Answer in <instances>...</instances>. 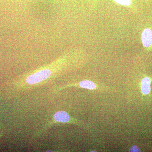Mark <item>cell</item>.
I'll list each match as a JSON object with an SVG mask.
<instances>
[{"instance_id":"277c9868","label":"cell","mask_w":152,"mask_h":152,"mask_svg":"<svg viewBox=\"0 0 152 152\" xmlns=\"http://www.w3.org/2000/svg\"><path fill=\"white\" fill-rule=\"evenodd\" d=\"M151 80L149 78L145 77L142 80L141 90L143 94L147 95L149 94L151 90Z\"/></svg>"},{"instance_id":"3957f363","label":"cell","mask_w":152,"mask_h":152,"mask_svg":"<svg viewBox=\"0 0 152 152\" xmlns=\"http://www.w3.org/2000/svg\"><path fill=\"white\" fill-rule=\"evenodd\" d=\"M55 120L58 122L66 123L70 120V117L67 113L64 111L57 112L54 115Z\"/></svg>"},{"instance_id":"6da1fadb","label":"cell","mask_w":152,"mask_h":152,"mask_svg":"<svg viewBox=\"0 0 152 152\" xmlns=\"http://www.w3.org/2000/svg\"><path fill=\"white\" fill-rule=\"evenodd\" d=\"M51 75V72L48 69H45L37 72L29 76L26 82L30 85L35 84L48 78Z\"/></svg>"},{"instance_id":"7a4b0ae2","label":"cell","mask_w":152,"mask_h":152,"mask_svg":"<svg viewBox=\"0 0 152 152\" xmlns=\"http://www.w3.org/2000/svg\"><path fill=\"white\" fill-rule=\"evenodd\" d=\"M142 41L143 45L146 48L149 47L152 43V32L150 29L144 30L142 35Z\"/></svg>"},{"instance_id":"8992f818","label":"cell","mask_w":152,"mask_h":152,"mask_svg":"<svg viewBox=\"0 0 152 152\" xmlns=\"http://www.w3.org/2000/svg\"><path fill=\"white\" fill-rule=\"evenodd\" d=\"M115 2L123 5L129 6L131 4V0H115Z\"/></svg>"},{"instance_id":"52a82bcc","label":"cell","mask_w":152,"mask_h":152,"mask_svg":"<svg viewBox=\"0 0 152 152\" xmlns=\"http://www.w3.org/2000/svg\"><path fill=\"white\" fill-rule=\"evenodd\" d=\"M140 150L138 147L136 145H133L131 148L130 152H140Z\"/></svg>"},{"instance_id":"5b68a950","label":"cell","mask_w":152,"mask_h":152,"mask_svg":"<svg viewBox=\"0 0 152 152\" xmlns=\"http://www.w3.org/2000/svg\"><path fill=\"white\" fill-rule=\"evenodd\" d=\"M80 86L81 88L88 89L93 90L95 88V85L92 82L89 80H84L80 83Z\"/></svg>"}]
</instances>
